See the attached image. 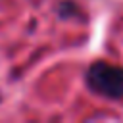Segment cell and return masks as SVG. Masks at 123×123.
<instances>
[{"label": "cell", "instance_id": "obj_1", "mask_svg": "<svg viewBox=\"0 0 123 123\" xmlns=\"http://www.w3.org/2000/svg\"><path fill=\"white\" fill-rule=\"evenodd\" d=\"M86 85L92 92L100 96L121 100L123 98V67L111 65L106 62H96L86 71Z\"/></svg>", "mask_w": 123, "mask_h": 123}]
</instances>
